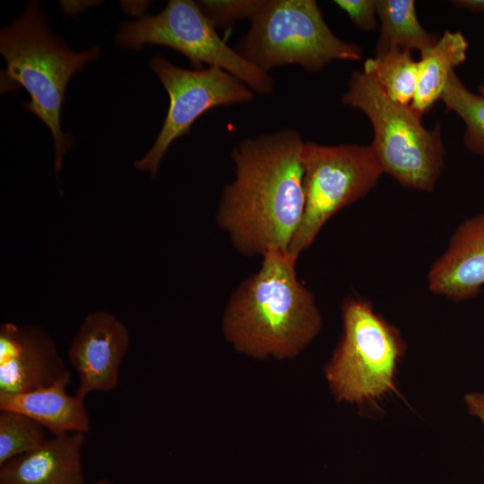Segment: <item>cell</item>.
Wrapping results in <instances>:
<instances>
[{
    "instance_id": "obj_18",
    "label": "cell",
    "mask_w": 484,
    "mask_h": 484,
    "mask_svg": "<svg viewBox=\"0 0 484 484\" xmlns=\"http://www.w3.org/2000/svg\"><path fill=\"white\" fill-rule=\"evenodd\" d=\"M441 99L447 111H454L463 121L465 148L484 156V95L471 92L454 72Z\"/></svg>"
},
{
    "instance_id": "obj_22",
    "label": "cell",
    "mask_w": 484,
    "mask_h": 484,
    "mask_svg": "<svg viewBox=\"0 0 484 484\" xmlns=\"http://www.w3.org/2000/svg\"><path fill=\"white\" fill-rule=\"evenodd\" d=\"M464 402L470 414L484 424V393H469L465 394Z\"/></svg>"
},
{
    "instance_id": "obj_6",
    "label": "cell",
    "mask_w": 484,
    "mask_h": 484,
    "mask_svg": "<svg viewBox=\"0 0 484 484\" xmlns=\"http://www.w3.org/2000/svg\"><path fill=\"white\" fill-rule=\"evenodd\" d=\"M238 52L265 72L285 65L317 72L333 60L362 57L359 46L333 33L315 0H264Z\"/></svg>"
},
{
    "instance_id": "obj_20",
    "label": "cell",
    "mask_w": 484,
    "mask_h": 484,
    "mask_svg": "<svg viewBox=\"0 0 484 484\" xmlns=\"http://www.w3.org/2000/svg\"><path fill=\"white\" fill-rule=\"evenodd\" d=\"M196 4L216 29H224L240 20L251 21L264 0H201Z\"/></svg>"
},
{
    "instance_id": "obj_1",
    "label": "cell",
    "mask_w": 484,
    "mask_h": 484,
    "mask_svg": "<svg viewBox=\"0 0 484 484\" xmlns=\"http://www.w3.org/2000/svg\"><path fill=\"white\" fill-rule=\"evenodd\" d=\"M304 144L298 131L284 128L233 147L235 177L223 188L216 220L242 255L289 250L304 213Z\"/></svg>"
},
{
    "instance_id": "obj_23",
    "label": "cell",
    "mask_w": 484,
    "mask_h": 484,
    "mask_svg": "<svg viewBox=\"0 0 484 484\" xmlns=\"http://www.w3.org/2000/svg\"><path fill=\"white\" fill-rule=\"evenodd\" d=\"M451 3L473 13H484V0H455Z\"/></svg>"
},
{
    "instance_id": "obj_7",
    "label": "cell",
    "mask_w": 484,
    "mask_h": 484,
    "mask_svg": "<svg viewBox=\"0 0 484 484\" xmlns=\"http://www.w3.org/2000/svg\"><path fill=\"white\" fill-rule=\"evenodd\" d=\"M115 43L131 49L161 45L180 52L199 69L206 64L227 71L257 93L269 94L274 88L270 73L229 47L192 0H170L157 15L124 22Z\"/></svg>"
},
{
    "instance_id": "obj_13",
    "label": "cell",
    "mask_w": 484,
    "mask_h": 484,
    "mask_svg": "<svg viewBox=\"0 0 484 484\" xmlns=\"http://www.w3.org/2000/svg\"><path fill=\"white\" fill-rule=\"evenodd\" d=\"M84 434L53 436L33 451L0 465V484H85Z\"/></svg>"
},
{
    "instance_id": "obj_21",
    "label": "cell",
    "mask_w": 484,
    "mask_h": 484,
    "mask_svg": "<svg viewBox=\"0 0 484 484\" xmlns=\"http://www.w3.org/2000/svg\"><path fill=\"white\" fill-rule=\"evenodd\" d=\"M333 3L348 14L358 29L369 31L376 28V1L335 0Z\"/></svg>"
},
{
    "instance_id": "obj_10",
    "label": "cell",
    "mask_w": 484,
    "mask_h": 484,
    "mask_svg": "<svg viewBox=\"0 0 484 484\" xmlns=\"http://www.w3.org/2000/svg\"><path fill=\"white\" fill-rule=\"evenodd\" d=\"M128 346V331L117 317L103 311L88 315L68 350L79 378L75 395L84 400L91 392L115 389Z\"/></svg>"
},
{
    "instance_id": "obj_8",
    "label": "cell",
    "mask_w": 484,
    "mask_h": 484,
    "mask_svg": "<svg viewBox=\"0 0 484 484\" xmlns=\"http://www.w3.org/2000/svg\"><path fill=\"white\" fill-rule=\"evenodd\" d=\"M305 207L289 248L298 257L341 210L365 197L384 174L370 145L305 142Z\"/></svg>"
},
{
    "instance_id": "obj_16",
    "label": "cell",
    "mask_w": 484,
    "mask_h": 484,
    "mask_svg": "<svg viewBox=\"0 0 484 484\" xmlns=\"http://www.w3.org/2000/svg\"><path fill=\"white\" fill-rule=\"evenodd\" d=\"M376 13L381 22L376 53L400 48L422 54L437 40L420 25L413 0H377Z\"/></svg>"
},
{
    "instance_id": "obj_5",
    "label": "cell",
    "mask_w": 484,
    "mask_h": 484,
    "mask_svg": "<svg viewBox=\"0 0 484 484\" xmlns=\"http://www.w3.org/2000/svg\"><path fill=\"white\" fill-rule=\"evenodd\" d=\"M341 318L342 335L325 367L327 381L337 400L372 404L395 392L404 341L364 298H345Z\"/></svg>"
},
{
    "instance_id": "obj_19",
    "label": "cell",
    "mask_w": 484,
    "mask_h": 484,
    "mask_svg": "<svg viewBox=\"0 0 484 484\" xmlns=\"http://www.w3.org/2000/svg\"><path fill=\"white\" fill-rule=\"evenodd\" d=\"M46 428L25 414L0 413V465L39 447L47 440Z\"/></svg>"
},
{
    "instance_id": "obj_14",
    "label": "cell",
    "mask_w": 484,
    "mask_h": 484,
    "mask_svg": "<svg viewBox=\"0 0 484 484\" xmlns=\"http://www.w3.org/2000/svg\"><path fill=\"white\" fill-rule=\"evenodd\" d=\"M70 381L69 372L48 386L21 393H0V411L25 414L53 436L88 433L91 430L89 414L83 400L67 393Z\"/></svg>"
},
{
    "instance_id": "obj_25",
    "label": "cell",
    "mask_w": 484,
    "mask_h": 484,
    "mask_svg": "<svg viewBox=\"0 0 484 484\" xmlns=\"http://www.w3.org/2000/svg\"><path fill=\"white\" fill-rule=\"evenodd\" d=\"M479 91H480V94L484 95V84L480 86Z\"/></svg>"
},
{
    "instance_id": "obj_15",
    "label": "cell",
    "mask_w": 484,
    "mask_h": 484,
    "mask_svg": "<svg viewBox=\"0 0 484 484\" xmlns=\"http://www.w3.org/2000/svg\"><path fill=\"white\" fill-rule=\"evenodd\" d=\"M469 44L460 31L446 30L433 47L420 54L411 108L423 116L441 99L454 68L467 57Z\"/></svg>"
},
{
    "instance_id": "obj_9",
    "label": "cell",
    "mask_w": 484,
    "mask_h": 484,
    "mask_svg": "<svg viewBox=\"0 0 484 484\" xmlns=\"http://www.w3.org/2000/svg\"><path fill=\"white\" fill-rule=\"evenodd\" d=\"M150 66L169 98L168 112L154 144L134 167L155 177L168 149L177 138L190 133L194 123L205 112L220 106L249 102L254 91L227 71L208 66L188 70L155 56Z\"/></svg>"
},
{
    "instance_id": "obj_12",
    "label": "cell",
    "mask_w": 484,
    "mask_h": 484,
    "mask_svg": "<svg viewBox=\"0 0 484 484\" xmlns=\"http://www.w3.org/2000/svg\"><path fill=\"white\" fill-rule=\"evenodd\" d=\"M484 286V212L463 220L444 253L431 264V293L460 302L476 297Z\"/></svg>"
},
{
    "instance_id": "obj_4",
    "label": "cell",
    "mask_w": 484,
    "mask_h": 484,
    "mask_svg": "<svg viewBox=\"0 0 484 484\" xmlns=\"http://www.w3.org/2000/svg\"><path fill=\"white\" fill-rule=\"evenodd\" d=\"M341 103L361 110L374 130L372 151L384 172L402 186L432 192L445 166L440 125L426 128L411 105L395 102L364 71L351 73Z\"/></svg>"
},
{
    "instance_id": "obj_24",
    "label": "cell",
    "mask_w": 484,
    "mask_h": 484,
    "mask_svg": "<svg viewBox=\"0 0 484 484\" xmlns=\"http://www.w3.org/2000/svg\"><path fill=\"white\" fill-rule=\"evenodd\" d=\"M91 484H113L111 481H109L107 479H99Z\"/></svg>"
},
{
    "instance_id": "obj_17",
    "label": "cell",
    "mask_w": 484,
    "mask_h": 484,
    "mask_svg": "<svg viewBox=\"0 0 484 484\" xmlns=\"http://www.w3.org/2000/svg\"><path fill=\"white\" fill-rule=\"evenodd\" d=\"M418 69L419 63L411 51L390 48L367 59L363 71L376 80L390 99L411 105L417 89Z\"/></svg>"
},
{
    "instance_id": "obj_2",
    "label": "cell",
    "mask_w": 484,
    "mask_h": 484,
    "mask_svg": "<svg viewBox=\"0 0 484 484\" xmlns=\"http://www.w3.org/2000/svg\"><path fill=\"white\" fill-rule=\"evenodd\" d=\"M261 266L231 295L222 329L234 349L254 358L290 359L319 333L322 316L313 292L298 279V257L270 249Z\"/></svg>"
},
{
    "instance_id": "obj_11",
    "label": "cell",
    "mask_w": 484,
    "mask_h": 484,
    "mask_svg": "<svg viewBox=\"0 0 484 484\" xmlns=\"http://www.w3.org/2000/svg\"><path fill=\"white\" fill-rule=\"evenodd\" d=\"M69 373L54 341L40 327L0 326V393L48 386Z\"/></svg>"
},
{
    "instance_id": "obj_3",
    "label": "cell",
    "mask_w": 484,
    "mask_h": 484,
    "mask_svg": "<svg viewBox=\"0 0 484 484\" xmlns=\"http://www.w3.org/2000/svg\"><path fill=\"white\" fill-rule=\"evenodd\" d=\"M0 52L6 61L1 73V91L23 87L30 100L24 109L49 128L55 146V171L62 169L63 156L73 138L63 133L60 124L65 92L71 77L96 59L99 48L81 52L69 49L48 26L39 3L30 1L23 13L0 33Z\"/></svg>"
}]
</instances>
